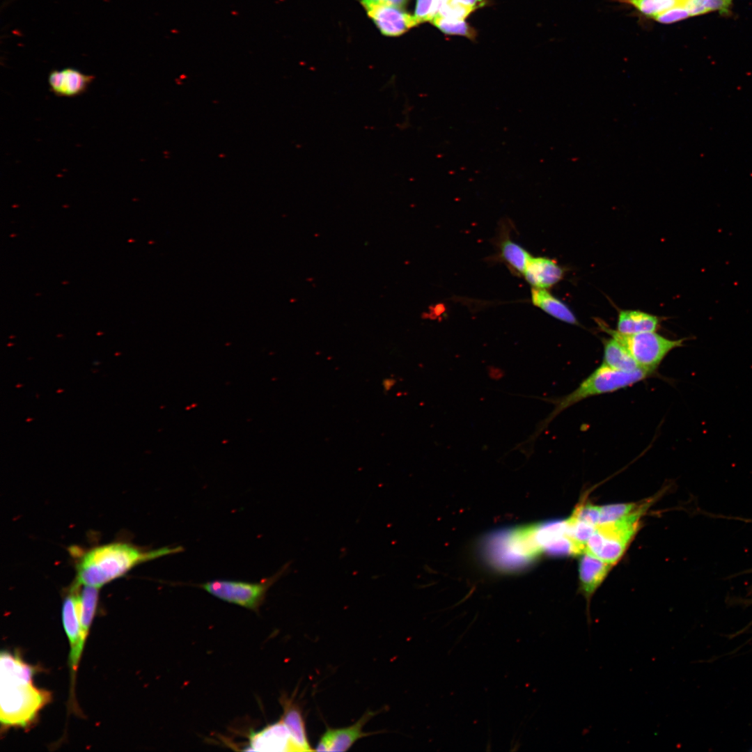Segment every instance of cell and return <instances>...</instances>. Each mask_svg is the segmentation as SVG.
<instances>
[{
    "label": "cell",
    "mask_w": 752,
    "mask_h": 752,
    "mask_svg": "<svg viewBox=\"0 0 752 752\" xmlns=\"http://www.w3.org/2000/svg\"><path fill=\"white\" fill-rule=\"evenodd\" d=\"M35 667L17 652L4 650L0 655V721L1 731L10 728L28 729L40 710L52 700L50 691L36 687Z\"/></svg>",
    "instance_id": "cell-1"
},
{
    "label": "cell",
    "mask_w": 752,
    "mask_h": 752,
    "mask_svg": "<svg viewBox=\"0 0 752 752\" xmlns=\"http://www.w3.org/2000/svg\"><path fill=\"white\" fill-rule=\"evenodd\" d=\"M76 575L72 583L78 586L101 588L117 579L136 566L162 556L182 552L181 546L145 548L125 542L95 546L81 552L72 548Z\"/></svg>",
    "instance_id": "cell-2"
},
{
    "label": "cell",
    "mask_w": 752,
    "mask_h": 752,
    "mask_svg": "<svg viewBox=\"0 0 752 752\" xmlns=\"http://www.w3.org/2000/svg\"><path fill=\"white\" fill-rule=\"evenodd\" d=\"M652 375V373L641 368L633 372H624L601 364L574 391L565 396L551 400L554 405L552 411L538 424L534 432L528 439L519 444V446H524L527 444L533 446L536 439L559 414L577 402L593 396L612 393L629 387Z\"/></svg>",
    "instance_id": "cell-3"
},
{
    "label": "cell",
    "mask_w": 752,
    "mask_h": 752,
    "mask_svg": "<svg viewBox=\"0 0 752 752\" xmlns=\"http://www.w3.org/2000/svg\"><path fill=\"white\" fill-rule=\"evenodd\" d=\"M651 503V499L647 500L633 513L596 526L586 543L585 552L612 565L617 563L638 530L641 516Z\"/></svg>",
    "instance_id": "cell-4"
},
{
    "label": "cell",
    "mask_w": 752,
    "mask_h": 752,
    "mask_svg": "<svg viewBox=\"0 0 752 752\" xmlns=\"http://www.w3.org/2000/svg\"><path fill=\"white\" fill-rule=\"evenodd\" d=\"M600 328L620 343L632 354L641 368L654 373L673 350L684 346L687 338L672 340L655 331L624 335L597 321Z\"/></svg>",
    "instance_id": "cell-5"
},
{
    "label": "cell",
    "mask_w": 752,
    "mask_h": 752,
    "mask_svg": "<svg viewBox=\"0 0 752 752\" xmlns=\"http://www.w3.org/2000/svg\"><path fill=\"white\" fill-rule=\"evenodd\" d=\"M290 563H285L274 574L259 582L215 579L194 585L224 602L257 611L263 603L268 590L287 572Z\"/></svg>",
    "instance_id": "cell-6"
},
{
    "label": "cell",
    "mask_w": 752,
    "mask_h": 752,
    "mask_svg": "<svg viewBox=\"0 0 752 752\" xmlns=\"http://www.w3.org/2000/svg\"><path fill=\"white\" fill-rule=\"evenodd\" d=\"M80 588L81 586L72 583L66 591L62 604V621L70 645L68 665L71 675L72 697L76 674L84 648L81 643L79 620Z\"/></svg>",
    "instance_id": "cell-7"
},
{
    "label": "cell",
    "mask_w": 752,
    "mask_h": 752,
    "mask_svg": "<svg viewBox=\"0 0 752 752\" xmlns=\"http://www.w3.org/2000/svg\"><path fill=\"white\" fill-rule=\"evenodd\" d=\"M361 3L384 36H399L418 25L414 16L402 8L373 0H361Z\"/></svg>",
    "instance_id": "cell-8"
},
{
    "label": "cell",
    "mask_w": 752,
    "mask_h": 752,
    "mask_svg": "<svg viewBox=\"0 0 752 752\" xmlns=\"http://www.w3.org/2000/svg\"><path fill=\"white\" fill-rule=\"evenodd\" d=\"M613 565L586 552L581 554L579 565V590L586 600L588 625L592 623L590 613V600L606 577Z\"/></svg>",
    "instance_id": "cell-9"
},
{
    "label": "cell",
    "mask_w": 752,
    "mask_h": 752,
    "mask_svg": "<svg viewBox=\"0 0 752 752\" xmlns=\"http://www.w3.org/2000/svg\"><path fill=\"white\" fill-rule=\"evenodd\" d=\"M375 714L368 711L354 724L339 728H327L316 746L317 751H345L357 740L368 736L363 728L365 724Z\"/></svg>",
    "instance_id": "cell-10"
},
{
    "label": "cell",
    "mask_w": 752,
    "mask_h": 752,
    "mask_svg": "<svg viewBox=\"0 0 752 752\" xmlns=\"http://www.w3.org/2000/svg\"><path fill=\"white\" fill-rule=\"evenodd\" d=\"M248 751L295 752L290 733L282 719L250 735Z\"/></svg>",
    "instance_id": "cell-11"
},
{
    "label": "cell",
    "mask_w": 752,
    "mask_h": 752,
    "mask_svg": "<svg viewBox=\"0 0 752 752\" xmlns=\"http://www.w3.org/2000/svg\"><path fill=\"white\" fill-rule=\"evenodd\" d=\"M95 77L73 68L53 70L48 75L50 91L55 95L75 97L84 94Z\"/></svg>",
    "instance_id": "cell-12"
},
{
    "label": "cell",
    "mask_w": 752,
    "mask_h": 752,
    "mask_svg": "<svg viewBox=\"0 0 752 752\" xmlns=\"http://www.w3.org/2000/svg\"><path fill=\"white\" fill-rule=\"evenodd\" d=\"M564 270L558 263L546 257H533L528 260L523 276L534 288L548 289L563 277Z\"/></svg>",
    "instance_id": "cell-13"
},
{
    "label": "cell",
    "mask_w": 752,
    "mask_h": 752,
    "mask_svg": "<svg viewBox=\"0 0 752 752\" xmlns=\"http://www.w3.org/2000/svg\"><path fill=\"white\" fill-rule=\"evenodd\" d=\"M281 702L283 709L281 719L290 733L295 752L313 751L308 742L301 707L292 700L285 697H283Z\"/></svg>",
    "instance_id": "cell-14"
},
{
    "label": "cell",
    "mask_w": 752,
    "mask_h": 752,
    "mask_svg": "<svg viewBox=\"0 0 752 752\" xmlns=\"http://www.w3.org/2000/svg\"><path fill=\"white\" fill-rule=\"evenodd\" d=\"M660 323L654 315L637 310H622L618 313L616 331L624 335L656 331Z\"/></svg>",
    "instance_id": "cell-15"
},
{
    "label": "cell",
    "mask_w": 752,
    "mask_h": 752,
    "mask_svg": "<svg viewBox=\"0 0 752 752\" xmlns=\"http://www.w3.org/2000/svg\"><path fill=\"white\" fill-rule=\"evenodd\" d=\"M531 300L535 306L551 317L568 324H579L576 316L570 308L547 289L532 288Z\"/></svg>",
    "instance_id": "cell-16"
},
{
    "label": "cell",
    "mask_w": 752,
    "mask_h": 752,
    "mask_svg": "<svg viewBox=\"0 0 752 752\" xmlns=\"http://www.w3.org/2000/svg\"><path fill=\"white\" fill-rule=\"evenodd\" d=\"M603 345L602 364L624 372H633L641 368L629 352L615 338L604 339Z\"/></svg>",
    "instance_id": "cell-17"
},
{
    "label": "cell",
    "mask_w": 752,
    "mask_h": 752,
    "mask_svg": "<svg viewBox=\"0 0 752 752\" xmlns=\"http://www.w3.org/2000/svg\"><path fill=\"white\" fill-rule=\"evenodd\" d=\"M501 257L513 272L523 275L531 256L522 246L508 237L503 239L499 245Z\"/></svg>",
    "instance_id": "cell-18"
},
{
    "label": "cell",
    "mask_w": 752,
    "mask_h": 752,
    "mask_svg": "<svg viewBox=\"0 0 752 752\" xmlns=\"http://www.w3.org/2000/svg\"><path fill=\"white\" fill-rule=\"evenodd\" d=\"M634 7L646 17H655L659 13L681 6L682 0H619Z\"/></svg>",
    "instance_id": "cell-19"
},
{
    "label": "cell",
    "mask_w": 752,
    "mask_h": 752,
    "mask_svg": "<svg viewBox=\"0 0 752 752\" xmlns=\"http://www.w3.org/2000/svg\"><path fill=\"white\" fill-rule=\"evenodd\" d=\"M430 22L446 34L464 36L471 40L476 36L475 29L464 20L448 19L438 16Z\"/></svg>",
    "instance_id": "cell-20"
},
{
    "label": "cell",
    "mask_w": 752,
    "mask_h": 752,
    "mask_svg": "<svg viewBox=\"0 0 752 752\" xmlns=\"http://www.w3.org/2000/svg\"><path fill=\"white\" fill-rule=\"evenodd\" d=\"M645 501L639 503H614L600 506L601 514L600 524L612 522L623 518L637 510Z\"/></svg>",
    "instance_id": "cell-21"
},
{
    "label": "cell",
    "mask_w": 752,
    "mask_h": 752,
    "mask_svg": "<svg viewBox=\"0 0 752 752\" xmlns=\"http://www.w3.org/2000/svg\"><path fill=\"white\" fill-rule=\"evenodd\" d=\"M451 0H416L414 17L418 23L431 22L440 9Z\"/></svg>",
    "instance_id": "cell-22"
},
{
    "label": "cell",
    "mask_w": 752,
    "mask_h": 752,
    "mask_svg": "<svg viewBox=\"0 0 752 752\" xmlns=\"http://www.w3.org/2000/svg\"><path fill=\"white\" fill-rule=\"evenodd\" d=\"M600 506L583 501L575 507L571 516L579 521L596 526L600 524Z\"/></svg>",
    "instance_id": "cell-23"
},
{
    "label": "cell",
    "mask_w": 752,
    "mask_h": 752,
    "mask_svg": "<svg viewBox=\"0 0 752 752\" xmlns=\"http://www.w3.org/2000/svg\"><path fill=\"white\" fill-rule=\"evenodd\" d=\"M473 11L471 8L451 1L440 9L436 17L453 20H464Z\"/></svg>",
    "instance_id": "cell-24"
},
{
    "label": "cell",
    "mask_w": 752,
    "mask_h": 752,
    "mask_svg": "<svg viewBox=\"0 0 752 752\" xmlns=\"http://www.w3.org/2000/svg\"><path fill=\"white\" fill-rule=\"evenodd\" d=\"M689 17L688 11L682 6H677L659 13L654 19L659 23L672 24Z\"/></svg>",
    "instance_id": "cell-25"
},
{
    "label": "cell",
    "mask_w": 752,
    "mask_h": 752,
    "mask_svg": "<svg viewBox=\"0 0 752 752\" xmlns=\"http://www.w3.org/2000/svg\"><path fill=\"white\" fill-rule=\"evenodd\" d=\"M733 0H700L706 12L719 11L722 15L729 14Z\"/></svg>",
    "instance_id": "cell-26"
},
{
    "label": "cell",
    "mask_w": 752,
    "mask_h": 752,
    "mask_svg": "<svg viewBox=\"0 0 752 752\" xmlns=\"http://www.w3.org/2000/svg\"><path fill=\"white\" fill-rule=\"evenodd\" d=\"M453 2L462 4L473 9L474 11L486 5V0H451Z\"/></svg>",
    "instance_id": "cell-27"
},
{
    "label": "cell",
    "mask_w": 752,
    "mask_h": 752,
    "mask_svg": "<svg viewBox=\"0 0 752 752\" xmlns=\"http://www.w3.org/2000/svg\"><path fill=\"white\" fill-rule=\"evenodd\" d=\"M375 1L386 3L403 8L409 0H373Z\"/></svg>",
    "instance_id": "cell-28"
},
{
    "label": "cell",
    "mask_w": 752,
    "mask_h": 752,
    "mask_svg": "<svg viewBox=\"0 0 752 752\" xmlns=\"http://www.w3.org/2000/svg\"><path fill=\"white\" fill-rule=\"evenodd\" d=\"M749 603H751V604H752V600H751V601H749Z\"/></svg>",
    "instance_id": "cell-29"
},
{
    "label": "cell",
    "mask_w": 752,
    "mask_h": 752,
    "mask_svg": "<svg viewBox=\"0 0 752 752\" xmlns=\"http://www.w3.org/2000/svg\"><path fill=\"white\" fill-rule=\"evenodd\" d=\"M751 751H752V749H751Z\"/></svg>",
    "instance_id": "cell-30"
},
{
    "label": "cell",
    "mask_w": 752,
    "mask_h": 752,
    "mask_svg": "<svg viewBox=\"0 0 752 752\" xmlns=\"http://www.w3.org/2000/svg\"><path fill=\"white\" fill-rule=\"evenodd\" d=\"M751 639H752V638H751Z\"/></svg>",
    "instance_id": "cell-31"
}]
</instances>
